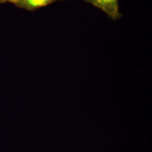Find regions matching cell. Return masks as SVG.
Masks as SVG:
<instances>
[{
  "label": "cell",
  "instance_id": "cell-2",
  "mask_svg": "<svg viewBox=\"0 0 152 152\" xmlns=\"http://www.w3.org/2000/svg\"><path fill=\"white\" fill-rule=\"evenodd\" d=\"M24 4L30 8H37L46 5L52 0H24Z\"/></svg>",
  "mask_w": 152,
  "mask_h": 152
},
{
  "label": "cell",
  "instance_id": "cell-3",
  "mask_svg": "<svg viewBox=\"0 0 152 152\" xmlns=\"http://www.w3.org/2000/svg\"><path fill=\"white\" fill-rule=\"evenodd\" d=\"M9 1H12V2H16L17 1H18L19 0H9Z\"/></svg>",
  "mask_w": 152,
  "mask_h": 152
},
{
  "label": "cell",
  "instance_id": "cell-1",
  "mask_svg": "<svg viewBox=\"0 0 152 152\" xmlns=\"http://www.w3.org/2000/svg\"><path fill=\"white\" fill-rule=\"evenodd\" d=\"M113 19L119 18L118 0H87Z\"/></svg>",
  "mask_w": 152,
  "mask_h": 152
}]
</instances>
